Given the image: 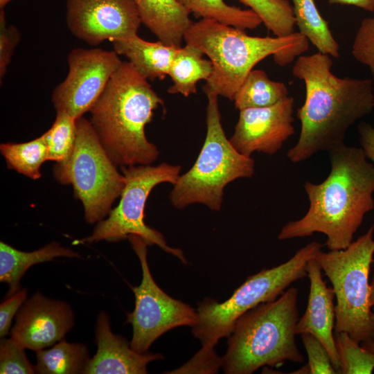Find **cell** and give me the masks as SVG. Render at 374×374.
I'll use <instances>...</instances> for the list:
<instances>
[{
	"mask_svg": "<svg viewBox=\"0 0 374 374\" xmlns=\"http://www.w3.org/2000/svg\"><path fill=\"white\" fill-rule=\"evenodd\" d=\"M332 66L330 56L318 52L299 56L292 67V75L305 87L304 103L296 113L300 134L287 152L292 163L345 143L348 129L374 108L373 80L339 78Z\"/></svg>",
	"mask_w": 374,
	"mask_h": 374,
	"instance_id": "cell-1",
	"label": "cell"
},
{
	"mask_svg": "<svg viewBox=\"0 0 374 374\" xmlns=\"http://www.w3.org/2000/svg\"><path fill=\"white\" fill-rule=\"evenodd\" d=\"M330 170L319 184L306 181L309 201L306 213L287 222L278 239L305 238L314 233L327 237L329 250L348 247L366 213L374 208V165L362 148L345 143L328 152Z\"/></svg>",
	"mask_w": 374,
	"mask_h": 374,
	"instance_id": "cell-2",
	"label": "cell"
},
{
	"mask_svg": "<svg viewBox=\"0 0 374 374\" xmlns=\"http://www.w3.org/2000/svg\"><path fill=\"white\" fill-rule=\"evenodd\" d=\"M163 100L130 62H123L92 107L90 122L112 161L121 166L150 165L159 155L145 127Z\"/></svg>",
	"mask_w": 374,
	"mask_h": 374,
	"instance_id": "cell-3",
	"label": "cell"
},
{
	"mask_svg": "<svg viewBox=\"0 0 374 374\" xmlns=\"http://www.w3.org/2000/svg\"><path fill=\"white\" fill-rule=\"evenodd\" d=\"M184 40L198 47L213 64L203 87L231 100L243 81L261 60L273 55L285 66L308 49V39L299 32L285 37H254L243 30L212 19L193 22Z\"/></svg>",
	"mask_w": 374,
	"mask_h": 374,
	"instance_id": "cell-4",
	"label": "cell"
},
{
	"mask_svg": "<svg viewBox=\"0 0 374 374\" xmlns=\"http://www.w3.org/2000/svg\"><path fill=\"white\" fill-rule=\"evenodd\" d=\"M297 299V289L290 287L238 319L222 357L224 373L251 374L262 366L276 367L286 361L303 362L295 341L299 319Z\"/></svg>",
	"mask_w": 374,
	"mask_h": 374,
	"instance_id": "cell-5",
	"label": "cell"
},
{
	"mask_svg": "<svg viewBox=\"0 0 374 374\" xmlns=\"http://www.w3.org/2000/svg\"><path fill=\"white\" fill-rule=\"evenodd\" d=\"M203 90L208 99L205 141L193 166L172 185L169 199L177 209L201 204L218 211L225 187L238 179L251 177L255 162L251 157L239 152L227 139L221 122L218 95Z\"/></svg>",
	"mask_w": 374,
	"mask_h": 374,
	"instance_id": "cell-6",
	"label": "cell"
},
{
	"mask_svg": "<svg viewBox=\"0 0 374 374\" xmlns=\"http://www.w3.org/2000/svg\"><path fill=\"white\" fill-rule=\"evenodd\" d=\"M323 245L313 241L285 262L249 276L230 298L219 303L205 299L198 303L192 333L202 346L215 347L228 337L238 319L259 304L276 299L294 282L308 276L307 265Z\"/></svg>",
	"mask_w": 374,
	"mask_h": 374,
	"instance_id": "cell-7",
	"label": "cell"
},
{
	"mask_svg": "<svg viewBox=\"0 0 374 374\" xmlns=\"http://www.w3.org/2000/svg\"><path fill=\"white\" fill-rule=\"evenodd\" d=\"M374 223L346 249L319 250L314 256L336 298L335 332H346L361 344L374 340L369 273L374 261Z\"/></svg>",
	"mask_w": 374,
	"mask_h": 374,
	"instance_id": "cell-8",
	"label": "cell"
},
{
	"mask_svg": "<svg viewBox=\"0 0 374 374\" xmlns=\"http://www.w3.org/2000/svg\"><path fill=\"white\" fill-rule=\"evenodd\" d=\"M103 146L90 121L76 119V138L69 159L57 163L53 175L57 182L71 184L81 201L87 223L103 220L121 195L125 179Z\"/></svg>",
	"mask_w": 374,
	"mask_h": 374,
	"instance_id": "cell-9",
	"label": "cell"
},
{
	"mask_svg": "<svg viewBox=\"0 0 374 374\" xmlns=\"http://www.w3.org/2000/svg\"><path fill=\"white\" fill-rule=\"evenodd\" d=\"M181 166L167 163L157 166H121L125 183L119 204L112 209L108 217L98 222L91 235L75 240V244H90L106 240L116 242L132 235L143 238L148 245H157L168 253L188 263L181 249L168 245L164 236L144 222V210L153 188L162 183L175 184L180 176Z\"/></svg>",
	"mask_w": 374,
	"mask_h": 374,
	"instance_id": "cell-10",
	"label": "cell"
},
{
	"mask_svg": "<svg viewBox=\"0 0 374 374\" xmlns=\"http://www.w3.org/2000/svg\"><path fill=\"white\" fill-rule=\"evenodd\" d=\"M129 240L137 255L142 269L139 286L132 287L135 297L134 310L127 313L125 323L133 328L131 347L140 353L170 330L181 326L193 327L197 310L190 305L166 294L154 280L148 262V244L141 237L132 235Z\"/></svg>",
	"mask_w": 374,
	"mask_h": 374,
	"instance_id": "cell-11",
	"label": "cell"
},
{
	"mask_svg": "<svg viewBox=\"0 0 374 374\" xmlns=\"http://www.w3.org/2000/svg\"><path fill=\"white\" fill-rule=\"evenodd\" d=\"M123 61L114 51L75 48L67 56L65 79L52 93L56 113H65L74 119L89 112Z\"/></svg>",
	"mask_w": 374,
	"mask_h": 374,
	"instance_id": "cell-12",
	"label": "cell"
},
{
	"mask_svg": "<svg viewBox=\"0 0 374 374\" xmlns=\"http://www.w3.org/2000/svg\"><path fill=\"white\" fill-rule=\"evenodd\" d=\"M70 32L89 45L137 35L141 20L133 0H67Z\"/></svg>",
	"mask_w": 374,
	"mask_h": 374,
	"instance_id": "cell-13",
	"label": "cell"
},
{
	"mask_svg": "<svg viewBox=\"0 0 374 374\" xmlns=\"http://www.w3.org/2000/svg\"><path fill=\"white\" fill-rule=\"evenodd\" d=\"M294 107V98L289 96L271 106L240 110L231 143L249 157L255 152L277 153L295 133Z\"/></svg>",
	"mask_w": 374,
	"mask_h": 374,
	"instance_id": "cell-14",
	"label": "cell"
},
{
	"mask_svg": "<svg viewBox=\"0 0 374 374\" xmlns=\"http://www.w3.org/2000/svg\"><path fill=\"white\" fill-rule=\"evenodd\" d=\"M74 323V312L68 303L37 292L17 312L11 337L25 349L36 352L63 339Z\"/></svg>",
	"mask_w": 374,
	"mask_h": 374,
	"instance_id": "cell-15",
	"label": "cell"
},
{
	"mask_svg": "<svg viewBox=\"0 0 374 374\" xmlns=\"http://www.w3.org/2000/svg\"><path fill=\"white\" fill-rule=\"evenodd\" d=\"M95 341L96 353L90 358L83 374H145L150 362L164 359L161 353H140L125 337L114 334L105 311L97 317Z\"/></svg>",
	"mask_w": 374,
	"mask_h": 374,
	"instance_id": "cell-16",
	"label": "cell"
},
{
	"mask_svg": "<svg viewBox=\"0 0 374 374\" xmlns=\"http://www.w3.org/2000/svg\"><path fill=\"white\" fill-rule=\"evenodd\" d=\"M322 270L314 257L307 265L310 280V292L305 312L299 319L295 328L296 335L310 333L317 337L328 351L337 373L339 370L333 329L335 325V292L327 286L322 277Z\"/></svg>",
	"mask_w": 374,
	"mask_h": 374,
	"instance_id": "cell-17",
	"label": "cell"
},
{
	"mask_svg": "<svg viewBox=\"0 0 374 374\" xmlns=\"http://www.w3.org/2000/svg\"><path fill=\"white\" fill-rule=\"evenodd\" d=\"M141 23L164 44L180 47L193 21L177 0H133Z\"/></svg>",
	"mask_w": 374,
	"mask_h": 374,
	"instance_id": "cell-18",
	"label": "cell"
},
{
	"mask_svg": "<svg viewBox=\"0 0 374 374\" xmlns=\"http://www.w3.org/2000/svg\"><path fill=\"white\" fill-rule=\"evenodd\" d=\"M114 51L127 58L148 80H163L179 47L158 40L146 41L136 35L112 42Z\"/></svg>",
	"mask_w": 374,
	"mask_h": 374,
	"instance_id": "cell-19",
	"label": "cell"
},
{
	"mask_svg": "<svg viewBox=\"0 0 374 374\" xmlns=\"http://www.w3.org/2000/svg\"><path fill=\"white\" fill-rule=\"evenodd\" d=\"M57 257L80 258V255L57 242H51L33 251L18 250L10 244L0 242V281L8 285L6 296L20 290V280L31 266L52 261Z\"/></svg>",
	"mask_w": 374,
	"mask_h": 374,
	"instance_id": "cell-20",
	"label": "cell"
},
{
	"mask_svg": "<svg viewBox=\"0 0 374 374\" xmlns=\"http://www.w3.org/2000/svg\"><path fill=\"white\" fill-rule=\"evenodd\" d=\"M203 55L198 47L190 44L177 48L169 69L172 84L168 88V93H180L185 97L197 93V83L207 80L213 72L211 61Z\"/></svg>",
	"mask_w": 374,
	"mask_h": 374,
	"instance_id": "cell-21",
	"label": "cell"
},
{
	"mask_svg": "<svg viewBox=\"0 0 374 374\" xmlns=\"http://www.w3.org/2000/svg\"><path fill=\"white\" fill-rule=\"evenodd\" d=\"M36 373L77 374L83 371L90 360L88 348L80 343H69L64 339L50 349L36 351Z\"/></svg>",
	"mask_w": 374,
	"mask_h": 374,
	"instance_id": "cell-22",
	"label": "cell"
},
{
	"mask_svg": "<svg viewBox=\"0 0 374 374\" xmlns=\"http://www.w3.org/2000/svg\"><path fill=\"white\" fill-rule=\"evenodd\" d=\"M299 33L319 51L335 58L339 57V45L328 22L319 13L314 0H291Z\"/></svg>",
	"mask_w": 374,
	"mask_h": 374,
	"instance_id": "cell-23",
	"label": "cell"
},
{
	"mask_svg": "<svg viewBox=\"0 0 374 374\" xmlns=\"http://www.w3.org/2000/svg\"><path fill=\"white\" fill-rule=\"evenodd\" d=\"M289 96L287 86L280 82L270 80L262 70H251L235 98V107L239 110L247 108L273 105Z\"/></svg>",
	"mask_w": 374,
	"mask_h": 374,
	"instance_id": "cell-24",
	"label": "cell"
},
{
	"mask_svg": "<svg viewBox=\"0 0 374 374\" xmlns=\"http://www.w3.org/2000/svg\"><path fill=\"white\" fill-rule=\"evenodd\" d=\"M196 18L212 19L246 30L254 29L262 22L250 9L228 5L224 0H177Z\"/></svg>",
	"mask_w": 374,
	"mask_h": 374,
	"instance_id": "cell-25",
	"label": "cell"
},
{
	"mask_svg": "<svg viewBox=\"0 0 374 374\" xmlns=\"http://www.w3.org/2000/svg\"><path fill=\"white\" fill-rule=\"evenodd\" d=\"M0 151L8 168L32 179L42 177L40 168L48 161L47 146L44 135L24 143H6Z\"/></svg>",
	"mask_w": 374,
	"mask_h": 374,
	"instance_id": "cell-26",
	"label": "cell"
},
{
	"mask_svg": "<svg viewBox=\"0 0 374 374\" xmlns=\"http://www.w3.org/2000/svg\"><path fill=\"white\" fill-rule=\"evenodd\" d=\"M253 11L277 37L293 34L296 21L289 0H238Z\"/></svg>",
	"mask_w": 374,
	"mask_h": 374,
	"instance_id": "cell-27",
	"label": "cell"
},
{
	"mask_svg": "<svg viewBox=\"0 0 374 374\" xmlns=\"http://www.w3.org/2000/svg\"><path fill=\"white\" fill-rule=\"evenodd\" d=\"M47 146L48 161L62 163L70 157L76 138V120L65 113H56L55 119L43 134Z\"/></svg>",
	"mask_w": 374,
	"mask_h": 374,
	"instance_id": "cell-28",
	"label": "cell"
},
{
	"mask_svg": "<svg viewBox=\"0 0 374 374\" xmlns=\"http://www.w3.org/2000/svg\"><path fill=\"white\" fill-rule=\"evenodd\" d=\"M341 374H371L374 370V353L364 348L347 332H334Z\"/></svg>",
	"mask_w": 374,
	"mask_h": 374,
	"instance_id": "cell-29",
	"label": "cell"
},
{
	"mask_svg": "<svg viewBox=\"0 0 374 374\" xmlns=\"http://www.w3.org/2000/svg\"><path fill=\"white\" fill-rule=\"evenodd\" d=\"M35 367L28 360L25 348L11 337L0 342L1 374H33Z\"/></svg>",
	"mask_w": 374,
	"mask_h": 374,
	"instance_id": "cell-30",
	"label": "cell"
},
{
	"mask_svg": "<svg viewBox=\"0 0 374 374\" xmlns=\"http://www.w3.org/2000/svg\"><path fill=\"white\" fill-rule=\"evenodd\" d=\"M351 53L357 62L368 67L374 80V15L362 21L353 42Z\"/></svg>",
	"mask_w": 374,
	"mask_h": 374,
	"instance_id": "cell-31",
	"label": "cell"
},
{
	"mask_svg": "<svg viewBox=\"0 0 374 374\" xmlns=\"http://www.w3.org/2000/svg\"><path fill=\"white\" fill-rule=\"evenodd\" d=\"M301 336L308 357L306 365L308 373H337L328 351L319 339L310 333H303Z\"/></svg>",
	"mask_w": 374,
	"mask_h": 374,
	"instance_id": "cell-32",
	"label": "cell"
},
{
	"mask_svg": "<svg viewBox=\"0 0 374 374\" xmlns=\"http://www.w3.org/2000/svg\"><path fill=\"white\" fill-rule=\"evenodd\" d=\"M222 366V357L217 354L215 347L202 346L189 361L167 373H217Z\"/></svg>",
	"mask_w": 374,
	"mask_h": 374,
	"instance_id": "cell-33",
	"label": "cell"
},
{
	"mask_svg": "<svg viewBox=\"0 0 374 374\" xmlns=\"http://www.w3.org/2000/svg\"><path fill=\"white\" fill-rule=\"evenodd\" d=\"M20 31L12 25H7L4 9H0V81H2L10 63L15 50L21 40Z\"/></svg>",
	"mask_w": 374,
	"mask_h": 374,
	"instance_id": "cell-34",
	"label": "cell"
},
{
	"mask_svg": "<svg viewBox=\"0 0 374 374\" xmlns=\"http://www.w3.org/2000/svg\"><path fill=\"white\" fill-rule=\"evenodd\" d=\"M27 290L20 289L0 304V337L4 338L9 333L15 315L26 301Z\"/></svg>",
	"mask_w": 374,
	"mask_h": 374,
	"instance_id": "cell-35",
	"label": "cell"
},
{
	"mask_svg": "<svg viewBox=\"0 0 374 374\" xmlns=\"http://www.w3.org/2000/svg\"><path fill=\"white\" fill-rule=\"evenodd\" d=\"M359 141L367 159L374 165V127L362 122L357 127Z\"/></svg>",
	"mask_w": 374,
	"mask_h": 374,
	"instance_id": "cell-36",
	"label": "cell"
},
{
	"mask_svg": "<svg viewBox=\"0 0 374 374\" xmlns=\"http://www.w3.org/2000/svg\"><path fill=\"white\" fill-rule=\"evenodd\" d=\"M330 3L351 5L374 12V0H328Z\"/></svg>",
	"mask_w": 374,
	"mask_h": 374,
	"instance_id": "cell-37",
	"label": "cell"
},
{
	"mask_svg": "<svg viewBox=\"0 0 374 374\" xmlns=\"http://www.w3.org/2000/svg\"><path fill=\"white\" fill-rule=\"evenodd\" d=\"M369 302L372 310L374 311V274L370 283Z\"/></svg>",
	"mask_w": 374,
	"mask_h": 374,
	"instance_id": "cell-38",
	"label": "cell"
},
{
	"mask_svg": "<svg viewBox=\"0 0 374 374\" xmlns=\"http://www.w3.org/2000/svg\"><path fill=\"white\" fill-rule=\"evenodd\" d=\"M371 317L374 323V312H372ZM364 348L369 350L370 352L374 353V340L368 343H363L360 344Z\"/></svg>",
	"mask_w": 374,
	"mask_h": 374,
	"instance_id": "cell-39",
	"label": "cell"
},
{
	"mask_svg": "<svg viewBox=\"0 0 374 374\" xmlns=\"http://www.w3.org/2000/svg\"><path fill=\"white\" fill-rule=\"evenodd\" d=\"M12 0H0V9H4V7Z\"/></svg>",
	"mask_w": 374,
	"mask_h": 374,
	"instance_id": "cell-40",
	"label": "cell"
}]
</instances>
